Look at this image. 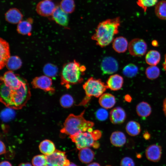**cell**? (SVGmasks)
<instances>
[{
	"label": "cell",
	"mask_w": 166,
	"mask_h": 166,
	"mask_svg": "<svg viewBox=\"0 0 166 166\" xmlns=\"http://www.w3.org/2000/svg\"><path fill=\"white\" fill-rule=\"evenodd\" d=\"M124 83L123 77L118 74H113L110 76L106 82V85L108 89L113 91H117L120 89Z\"/></svg>",
	"instance_id": "cell-17"
},
{
	"label": "cell",
	"mask_w": 166,
	"mask_h": 166,
	"mask_svg": "<svg viewBox=\"0 0 166 166\" xmlns=\"http://www.w3.org/2000/svg\"><path fill=\"white\" fill-rule=\"evenodd\" d=\"M108 115V111L104 108L98 109L96 113L97 118L100 121L105 120L107 118Z\"/></svg>",
	"instance_id": "cell-38"
},
{
	"label": "cell",
	"mask_w": 166,
	"mask_h": 166,
	"mask_svg": "<svg viewBox=\"0 0 166 166\" xmlns=\"http://www.w3.org/2000/svg\"><path fill=\"white\" fill-rule=\"evenodd\" d=\"M98 102L100 105L103 108L109 109L113 108L115 105L116 100L113 95L106 93H104L99 97Z\"/></svg>",
	"instance_id": "cell-19"
},
{
	"label": "cell",
	"mask_w": 166,
	"mask_h": 166,
	"mask_svg": "<svg viewBox=\"0 0 166 166\" xmlns=\"http://www.w3.org/2000/svg\"><path fill=\"white\" fill-rule=\"evenodd\" d=\"M13 109L12 108L7 107L2 111L1 118L3 121L7 122L14 118L15 113Z\"/></svg>",
	"instance_id": "cell-35"
},
{
	"label": "cell",
	"mask_w": 166,
	"mask_h": 166,
	"mask_svg": "<svg viewBox=\"0 0 166 166\" xmlns=\"http://www.w3.org/2000/svg\"><path fill=\"white\" fill-rule=\"evenodd\" d=\"M87 166H100V165L97 163H93L89 164Z\"/></svg>",
	"instance_id": "cell-46"
},
{
	"label": "cell",
	"mask_w": 166,
	"mask_h": 166,
	"mask_svg": "<svg viewBox=\"0 0 166 166\" xmlns=\"http://www.w3.org/2000/svg\"><path fill=\"white\" fill-rule=\"evenodd\" d=\"M40 151L45 156L49 155L56 150L54 143L49 140H45L42 141L39 146Z\"/></svg>",
	"instance_id": "cell-22"
},
{
	"label": "cell",
	"mask_w": 166,
	"mask_h": 166,
	"mask_svg": "<svg viewBox=\"0 0 166 166\" xmlns=\"http://www.w3.org/2000/svg\"><path fill=\"white\" fill-rule=\"evenodd\" d=\"M120 23L119 17L108 19L100 22L92 36V39L101 47L108 45L113 42L114 36L118 33Z\"/></svg>",
	"instance_id": "cell-2"
},
{
	"label": "cell",
	"mask_w": 166,
	"mask_h": 166,
	"mask_svg": "<svg viewBox=\"0 0 166 166\" xmlns=\"http://www.w3.org/2000/svg\"><path fill=\"white\" fill-rule=\"evenodd\" d=\"M0 166H12V165L9 161H4L1 162Z\"/></svg>",
	"instance_id": "cell-41"
},
{
	"label": "cell",
	"mask_w": 166,
	"mask_h": 166,
	"mask_svg": "<svg viewBox=\"0 0 166 166\" xmlns=\"http://www.w3.org/2000/svg\"><path fill=\"white\" fill-rule=\"evenodd\" d=\"M80 150L78 156L82 162L88 163L93 160L94 156V154L92 150L89 148H85Z\"/></svg>",
	"instance_id": "cell-24"
},
{
	"label": "cell",
	"mask_w": 166,
	"mask_h": 166,
	"mask_svg": "<svg viewBox=\"0 0 166 166\" xmlns=\"http://www.w3.org/2000/svg\"><path fill=\"white\" fill-rule=\"evenodd\" d=\"M1 80L6 85L12 89H17L20 86L22 79L10 70L5 73Z\"/></svg>",
	"instance_id": "cell-10"
},
{
	"label": "cell",
	"mask_w": 166,
	"mask_h": 166,
	"mask_svg": "<svg viewBox=\"0 0 166 166\" xmlns=\"http://www.w3.org/2000/svg\"><path fill=\"white\" fill-rule=\"evenodd\" d=\"M10 47L8 43L1 38L0 40V69H3L6 65L10 57Z\"/></svg>",
	"instance_id": "cell-15"
},
{
	"label": "cell",
	"mask_w": 166,
	"mask_h": 166,
	"mask_svg": "<svg viewBox=\"0 0 166 166\" xmlns=\"http://www.w3.org/2000/svg\"><path fill=\"white\" fill-rule=\"evenodd\" d=\"M111 144L117 147H121L124 145L126 141V136L122 132L116 131L113 132L110 137Z\"/></svg>",
	"instance_id": "cell-21"
},
{
	"label": "cell",
	"mask_w": 166,
	"mask_h": 166,
	"mask_svg": "<svg viewBox=\"0 0 166 166\" xmlns=\"http://www.w3.org/2000/svg\"><path fill=\"white\" fill-rule=\"evenodd\" d=\"M85 96L79 105H85L90 101L91 97H99L106 91L108 87L106 84L100 79L93 77L89 78L83 85Z\"/></svg>",
	"instance_id": "cell-5"
},
{
	"label": "cell",
	"mask_w": 166,
	"mask_h": 166,
	"mask_svg": "<svg viewBox=\"0 0 166 166\" xmlns=\"http://www.w3.org/2000/svg\"><path fill=\"white\" fill-rule=\"evenodd\" d=\"M138 68L133 64H129L123 68V73L125 76L130 78L135 76L138 72Z\"/></svg>",
	"instance_id": "cell-30"
},
{
	"label": "cell",
	"mask_w": 166,
	"mask_h": 166,
	"mask_svg": "<svg viewBox=\"0 0 166 166\" xmlns=\"http://www.w3.org/2000/svg\"><path fill=\"white\" fill-rule=\"evenodd\" d=\"M22 61L18 56H10L8 60L6 66L10 70H14L19 69L22 65Z\"/></svg>",
	"instance_id": "cell-29"
},
{
	"label": "cell",
	"mask_w": 166,
	"mask_h": 166,
	"mask_svg": "<svg viewBox=\"0 0 166 166\" xmlns=\"http://www.w3.org/2000/svg\"><path fill=\"white\" fill-rule=\"evenodd\" d=\"M34 166H45L47 163L46 156L38 155L34 156L32 160Z\"/></svg>",
	"instance_id": "cell-36"
},
{
	"label": "cell",
	"mask_w": 166,
	"mask_h": 166,
	"mask_svg": "<svg viewBox=\"0 0 166 166\" xmlns=\"http://www.w3.org/2000/svg\"><path fill=\"white\" fill-rule=\"evenodd\" d=\"M158 0H137V3L145 12L148 7L156 5Z\"/></svg>",
	"instance_id": "cell-37"
},
{
	"label": "cell",
	"mask_w": 166,
	"mask_h": 166,
	"mask_svg": "<svg viewBox=\"0 0 166 166\" xmlns=\"http://www.w3.org/2000/svg\"><path fill=\"white\" fill-rule=\"evenodd\" d=\"M86 68L75 60L65 64L61 73V84L67 88L71 85L80 84L83 81Z\"/></svg>",
	"instance_id": "cell-4"
},
{
	"label": "cell",
	"mask_w": 166,
	"mask_h": 166,
	"mask_svg": "<svg viewBox=\"0 0 166 166\" xmlns=\"http://www.w3.org/2000/svg\"><path fill=\"white\" fill-rule=\"evenodd\" d=\"M50 0V1L51 0Z\"/></svg>",
	"instance_id": "cell-48"
},
{
	"label": "cell",
	"mask_w": 166,
	"mask_h": 166,
	"mask_svg": "<svg viewBox=\"0 0 166 166\" xmlns=\"http://www.w3.org/2000/svg\"><path fill=\"white\" fill-rule=\"evenodd\" d=\"M159 69L156 66H150L147 67L145 71L147 77L151 80L157 78L160 74Z\"/></svg>",
	"instance_id": "cell-32"
},
{
	"label": "cell",
	"mask_w": 166,
	"mask_h": 166,
	"mask_svg": "<svg viewBox=\"0 0 166 166\" xmlns=\"http://www.w3.org/2000/svg\"><path fill=\"white\" fill-rule=\"evenodd\" d=\"M6 152V147L3 143L2 141H0V155L5 153Z\"/></svg>",
	"instance_id": "cell-40"
},
{
	"label": "cell",
	"mask_w": 166,
	"mask_h": 166,
	"mask_svg": "<svg viewBox=\"0 0 166 166\" xmlns=\"http://www.w3.org/2000/svg\"><path fill=\"white\" fill-rule=\"evenodd\" d=\"M31 84L34 88L40 89L51 93L55 91L52 86V79L46 75L35 77L32 80Z\"/></svg>",
	"instance_id": "cell-9"
},
{
	"label": "cell",
	"mask_w": 166,
	"mask_h": 166,
	"mask_svg": "<svg viewBox=\"0 0 166 166\" xmlns=\"http://www.w3.org/2000/svg\"><path fill=\"white\" fill-rule=\"evenodd\" d=\"M18 166H32V165L29 163H22Z\"/></svg>",
	"instance_id": "cell-43"
},
{
	"label": "cell",
	"mask_w": 166,
	"mask_h": 166,
	"mask_svg": "<svg viewBox=\"0 0 166 166\" xmlns=\"http://www.w3.org/2000/svg\"><path fill=\"white\" fill-rule=\"evenodd\" d=\"M74 99L70 95L67 94L62 95L60 100L61 105L65 108L71 107L74 104Z\"/></svg>",
	"instance_id": "cell-34"
},
{
	"label": "cell",
	"mask_w": 166,
	"mask_h": 166,
	"mask_svg": "<svg viewBox=\"0 0 166 166\" xmlns=\"http://www.w3.org/2000/svg\"><path fill=\"white\" fill-rule=\"evenodd\" d=\"M162 151V147L160 145L157 144H151L146 149L145 156L149 160L157 162L160 159Z\"/></svg>",
	"instance_id": "cell-13"
},
{
	"label": "cell",
	"mask_w": 166,
	"mask_h": 166,
	"mask_svg": "<svg viewBox=\"0 0 166 166\" xmlns=\"http://www.w3.org/2000/svg\"><path fill=\"white\" fill-rule=\"evenodd\" d=\"M85 113L84 110L78 115L70 114L65 120L61 132L70 136L85 132H92L94 123L85 118Z\"/></svg>",
	"instance_id": "cell-3"
},
{
	"label": "cell",
	"mask_w": 166,
	"mask_h": 166,
	"mask_svg": "<svg viewBox=\"0 0 166 166\" xmlns=\"http://www.w3.org/2000/svg\"><path fill=\"white\" fill-rule=\"evenodd\" d=\"M46 156L45 166H68L70 163L65 152L62 151L56 150L53 153Z\"/></svg>",
	"instance_id": "cell-7"
},
{
	"label": "cell",
	"mask_w": 166,
	"mask_h": 166,
	"mask_svg": "<svg viewBox=\"0 0 166 166\" xmlns=\"http://www.w3.org/2000/svg\"><path fill=\"white\" fill-rule=\"evenodd\" d=\"M53 19L58 24L67 27L69 23L67 14L63 11L60 6L56 7L52 14Z\"/></svg>",
	"instance_id": "cell-16"
},
{
	"label": "cell",
	"mask_w": 166,
	"mask_h": 166,
	"mask_svg": "<svg viewBox=\"0 0 166 166\" xmlns=\"http://www.w3.org/2000/svg\"><path fill=\"white\" fill-rule=\"evenodd\" d=\"M109 116L111 122L114 124H120L123 123L126 117L125 111L120 107L112 109L109 113Z\"/></svg>",
	"instance_id": "cell-14"
},
{
	"label": "cell",
	"mask_w": 166,
	"mask_h": 166,
	"mask_svg": "<svg viewBox=\"0 0 166 166\" xmlns=\"http://www.w3.org/2000/svg\"><path fill=\"white\" fill-rule=\"evenodd\" d=\"M144 137L145 139L148 140L150 138V135L148 133H144Z\"/></svg>",
	"instance_id": "cell-45"
},
{
	"label": "cell",
	"mask_w": 166,
	"mask_h": 166,
	"mask_svg": "<svg viewBox=\"0 0 166 166\" xmlns=\"http://www.w3.org/2000/svg\"><path fill=\"white\" fill-rule=\"evenodd\" d=\"M56 6L50 0H44L39 2L37 5L36 10L39 15L44 17L52 15Z\"/></svg>",
	"instance_id": "cell-12"
},
{
	"label": "cell",
	"mask_w": 166,
	"mask_h": 166,
	"mask_svg": "<svg viewBox=\"0 0 166 166\" xmlns=\"http://www.w3.org/2000/svg\"><path fill=\"white\" fill-rule=\"evenodd\" d=\"M155 13L159 18L166 20V0L161 1L156 4Z\"/></svg>",
	"instance_id": "cell-28"
},
{
	"label": "cell",
	"mask_w": 166,
	"mask_h": 166,
	"mask_svg": "<svg viewBox=\"0 0 166 166\" xmlns=\"http://www.w3.org/2000/svg\"><path fill=\"white\" fill-rule=\"evenodd\" d=\"M23 15L20 11L16 8H12L5 14V18L8 22L15 24L22 21Z\"/></svg>",
	"instance_id": "cell-18"
},
{
	"label": "cell",
	"mask_w": 166,
	"mask_h": 166,
	"mask_svg": "<svg viewBox=\"0 0 166 166\" xmlns=\"http://www.w3.org/2000/svg\"><path fill=\"white\" fill-rule=\"evenodd\" d=\"M127 39L123 37L120 36L114 39L112 47L114 50L118 53H123L126 51L128 47Z\"/></svg>",
	"instance_id": "cell-20"
},
{
	"label": "cell",
	"mask_w": 166,
	"mask_h": 166,
	"mask_svg": "<svg viewBox=\"0 0 166 166\" xmlns=\"http://www.w3.org/2000/svg\"><path fill=\"white\" fill-rule=\"evenodd\" d=\"M68 166H78L73 163H70Z\"/></svg>",
	"instance_id": "cell-47"
},
{
	"label": "cell",
	"mask_w": 166,
	"mask_h": 166,
	"mask_svg": "<svg viewBox=\"0 0 166 166\" xmlns=\"http://www.w3.org/2000/svg\"><path fill=\"white\" fill-rule=\"evenodd\" d=\"M163 110L166 116V98L164 99L163 103Z\"/></svg>",
	"instance_id": "cell-42"
},
{
	"label": "cell",
	"mask_w": 166,
	"mask_h": 166,
	"mask_svg": "<svg viewBox=\"0 0 166 166\" xmlns=\"http://www.w3.org/2000/svg\"><path fill=\"white\" fill-rule=\"evenodd\" d=\"M136 110L138 116L142 118H145L151 114L152 109L148 103L145 101H142L136 105Z\"/></svg>",
	"instance_id": "cell-23"
},
{
	"label": "cell",
	"mask_w": 166,
	"mask_h": 166,
	"mask_svg": "<svg viewBox=\"0 0 166 166\" xmlns=\"http://www.w3.org/2000/svg\"><path fill=\"white\" fill-rule=\"evenodd\" d=\"M163 65L164 69L166 72V54L165 56L164 61L163 63Z\"/></svg>",
	"instance_id": "cell-44"
},
{
	"label": "cell",
	"mask_w": 166,
	"mask_h": 166,
	"mask_svg": "<svg viewBox=\"0 0 166 166\" xmlns=\"http://www.w3.org/2000/svg\"><path fill=\"white\" fill-rule=\"evenodd\" d=\"M30 97L28 85L22 80L21 85L17 89L11 88L2 82L0 85V101L7 107L18 109L25 105Z\"/></svg>",
	"instance_id": "cell-1"
},
{
	"label": "cell",
	"mask_w": 166,
	"mask_h": 166,
	"mask_svg": "<svg viewBox=\"0 0 166 166\" xmlns=\"http://www.w3.org/2000/svg\"><path fill=\"white\" fill-rule=\"evenodd\" d=\"M31 30V22L28 20L27 21H21L18 23L17 26L18 32L22 35H30Z\"/></svg>",
	"instance_id": "cell-27"
},
{
	"label": "cell",
	"mask_w": 166,
	"mask_h": 166,
	"mask_svg": "<svg viewBox=\"0 0 166 166\" xmlns=\"http://www.w3.org/2000/svg\"><path fill=\"white\" fill-rule=\"evenodd\" d=\"M60 6L62 10L67 14L73 13L75 9V4L73 0H62Z\"/></svg>",
	"instance_id": "cell-31"
},
{
	"label": "cell",
	"mask_w": 166,
	"mask_h": 166,
	"mask_svg": "<svg viewBox=\"0 0 166 166\" xmlns=\"http://www.w3.org/2000/svg\"><path fill=\"white\" fill-rule=\"evenodd\" d=\"M101 132L99 130H94L91 132H85L74 136H69L77 148L80 150L85 148L93 147L98 148L99 144L96 141L101 137Z\"/></svg>",
	"instance_id": "cell-6"
},
{
	"label": "cell",
	"mask_w": 166,
	"mask_h": 166,
	"mask_svg": "<svg viewBox=\"0 0 166 166\" xmlns=\"http://www.w3.org/2000/svg\"><path fill=\"white\" fill-rule=\"evenodd\" d=\"M125 129L127 133L131 136H136L138 135L141 130L139 123L134 121H131L127 123Z\"/></svg>",
	"instance_id": "cell-26"
},
{
	"label": "cell",
	"mask_w": 166,
	"mask_h": 166,
	"mask_svg": "<svg viewBox=\"0 0 166 166\" xmlns=\"http://www.w3.org/2000/svg\"><path fill=\"white\" fill-rule=\"evenodd\" d=\"M161 56L160 53L156 50H151L147 53L145 56V61L151 66H156L160 61Z\"/></svg>",
	"instance_id": "cell-25"
},
{
	"label": "cell",
	"mask_w": 166,
	"mask_h": 166,
	"mask_svg": "<svg viewBox=\"0 0 166 166\" xmlns=\"http://www.w3.org/2000/svg\"><path fill=\"white\" fill-rule=\"evenodd\" d=\"M120 166H135V163L132 158L129 157H125L121 160Z\"/></svg>",
	"instance_id": "cell-39"
},
{
	"label": "cell",
	"mask_w": 166,
	"mask_h": 166,
	"mask_svg": "<svg viewBox=\"0 0 166 166\" xmlns=\"http://www.w3.org/2000/svg\"><path fill=\"white\" fill-rule=\"evenodd\" d=\"M101 69L104 74H110L116 72L118 69V64L114 58L112 57H105L101 65Z\"/></svg>",
	"instance_id": "cell-11"
},
{
	"label": "cell",
	"mask_w": 166,
	"mask_h": 166,
	"mask_svg": "<svg viewBox=\"0 0 166 166\" xmlns=\"http://www.w3.org/2000/svg\"><path fill=\"white\" fill-rule=\"evenodd\" d=\"M147 46L146 42L142 39L136 38L132 40L128 45L130 54L135 57H140L146 53Z\"/></svg>",
	"instance_id": "cell-8"
},
{
	"label": "cell",
	"mask_w": 166,
	"mask_h": 166,
	"mask_svg": "<svg viewBox=\"0 0 166 166\" xmlns=\"http://www.w3.org/2000/svg\"><path fill=\"white\" fill-rule=\"evenodd\" d=\"M43 71L45 75L50 77H53L56 76L58 69L56 65L48 63L46 64L44 67Z\"/></svg>",
	"instance_id": "cell-33"
}]
</instances>
